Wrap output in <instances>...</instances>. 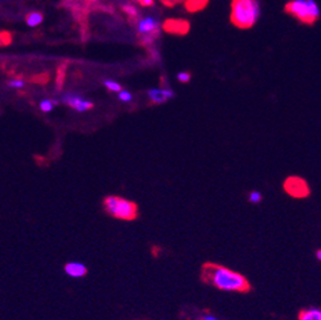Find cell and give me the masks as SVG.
Segmentation results:
<instances>
[{"mask_svg": "<svg viewBox=\"0 0 321 320\" xmlns=\"http://www.w3.org/2000/svg\"><path fill=\"white\" fill-rule=\"evenodd\" d=\"M261 8L257 0H232L230 22L241 30L253 27L259 20Z\"/></svg>", "mask_w": 321, "mask_h": 320, "instance_id": "7a4b0ae2", "label": "cell"}, {"mask_svg": "<svg viewBox=\"0 0 321 320\" xmlns=\"http://www.w3.org/2000/svg\"><path fill=\"white\" fill-rule=\"evenodd\" d=\"M195 320H204V319H202V318H196Z\"/></svg>", "mask_w": 321, "mask_h": 320, "instance_id": "4316f807", "label": "cell"}, {"mask_svg": "<svg viewBox=\"0 0 321 320\" xmlns=\"http://www.w3.org/2000/svg\"><path fill=\"white\" fill-rule=\"evenodd\" d=\"M8 86H9V87H13V89H22L24 86V81L22 79L11 80V81L8 82Z\"/></svg>", "mask_w": 321, "mask_h": 320, "instance_id": "ffe728a7", "label": "cell"}, {"mask_svg": "<svg viewBox=\"0 0 321 320\" xmlns=\"http://www.w3.org/2000/svg\"><path fill=\"white\" fill-rule=\"evenodd\" d=\"M64 272L67 276L72 278H82L87 274V268L81 261H71L65 264Z\"/></svg>", "mask_w": 321, "mask_h": 320, "instance_id": "30bf717a", "label": "cell"}, {"mask_svg": "<svg viewBox=\"0 0 321 320\" xmlns=\"http://www.w3.org/2000/svg\"><path fill=\"white\" fill-rule=\"evenodd\" d=\"M316 258H318L319 261L321 262V249H319L318 251H316Z\"/></svg>", "mask_w": 321, "mask_h": 320, "instance_id": "484cf974", "label": "cell"}, {"mask_svg": "<svg viewBox=\"0 0 321 320\" xmlns=\"http://www.w3.org/2000/svg\"><path fill=\"white\" fill-rule=\"evenodd\" d=\"M177 79L179 82L187 83V82L191 81V73H189V72H179L177 76Z\"/></svg>", "mask_w": 321, "mask_h": 320, "instance_id": "44dd1931", "label": "cell"}, {"mask_svg": "<svg viewBox=\"0 0 321 320\" xmlns=\"http://www.w3.org/2000/svg\"><path fill=\"white\" fill-rule=\"evenodd\" d=\"M64 75H65V64H63L62 67L58 69V80H57V82H58V89H62L63 82H64Z\"/></svg>", "mask_w": 321, "mask_h": 320, "instance_id": "d6986e66", "label": "cell"}, {"mask_svg": "<svg viewBox=\"0 0 321 320\" xmlns=\"http://www.w3.org/2000/svg\"><path fill=\"white\" fill-rule=\"evenodd\" d=\"M0 44H1V46H7V45H9L12 42V35L8 32V31H1L0 32Z\"/></svg>", "mask_w": 321, "mask_h": 320, "instance_id": "ac0fdd59", "label": "cell"}, {"mask_svg": "<svg viewBox=\"0 0 321 320\" xmlns=\"http://www.w3.org/2000/svg\"><path fill=\"white\" fill-rule=\"evenodd\" d=\"M42 20H44V17H42L41 13H38V12H32L26 17V23L30 27H36L38 24L42 23Z\"/></svg>", "mask_w": 321, "mask_h": 320, "instance_id": "5bb4252c", "label": "cell"}, {"mask_svg": "<svg viewBox=\"0 0 321 320\" xmlns=\"http://www.w3.org/2000/svg\"><path fill=\"white\" fill-rule=\"evenodd\" d=\"M161 28L167 34L185 36L191 30V23L187 20H182V18H168L164 20V23L161 24Z\"/></svg>", "mask_w": 321, "mask_h": 320, "instance_id": "52a82bcc", "label": "cell"}, {"mask_svg": "<svg viewBox=\"0 0 321 320\" xmlns=\"http://www.w3.org/2000/svg\"><path fill=\"white\" fill-rule=\"evenodd\" d=\"M118 98H119V100H122V101L124 102H128L132 100V94H131L130 91H126V90H122V91L119 92V95H118Z\"/></svg>", "mask_w": 321, "mask_h": 320, "instance_id": "7402d4cb", "label": "cell"}, {"mask_svg": "<svg viewBox=\"0 0 321 320\" xmlns=\"http://www.w3.org/2000/svg\"><path fill=\"white\" fill-rule=\"evenodd\" d=\"M160 22L155 17H144L141 18L137 23V35L138 41L145 48H150L155 41L159 39L161 34Z\"/></svg>", "mask_w": 321, "mask_h": 320, "instance_id": "5b68a950", "label": "cell"}, {"mask_svg": "<svg viewBox=\"0 0 321 320\" xmlns=\"http://www.w3.org/2000/svg\"><path fill=\"white\" fill-rule=\"evenodd\" d=\"M104 208L108 214L116 219L132 220L137 217V206L134 202L114 195L104 199Z\"/></svg>", "mask_w": 321, "mask_h": 320, "instance_id": "277c9868", "label": "cell"}, {"mask_svg": "<svg viewBox=\"0 0 321 320\" xmlns=\"http://www.w3.org/2000/svg\"><path fill=\"white\" fill-rule=\"evenodd\" d=\"M202 277L208 283L226 292H246L249 290V283L241 273L222 265H206Z\"/></svg>", "mask_w": 321, "mask_h": 320, "instance_id": "6da1fadb", "label": "cell"}, {"mask_svg": "<svg viewBox=\"0 0 321 320\" xmlns=\"http://www.w3.org/2000/svg\"><path fill=\"white\" fill-rule=\"evenodd\" d=\"M208 1L210 0H185V8L191 13H196V12L205 9Z\"/></svg>", "mask_w": 321, "mask_h": 320, "instance_id": "7c38bea8", "label": "cell"}, {"mask_svg": "<svg viewBox=\"0 0 321 320\" xmlns=\"http://www.w3.org/2000/svg\"><path fill=\"white\" fill-rule=\"evenodd\" d=\"M284 190L292 198L302 199L310 195V187L307 182L300 177H289L284 182Z\"/></svg>", "mask_w": 321, "mask_h": 320, "instance_id": "8992f818", "label": "cell"}, {"mask_svg": "<svg viewBox=\"0 0 321 320\" xmlns=\"http://www.w3.org/2000/svg\"><path fill=\"white\" fill-rule=\"evenodd\" d=\"M147 95H149V99L151 100V102H154V104H164L169 99L174 98V92H173L171 89H168V87H161V89L149 90Z\"/></svg>", "mask_w": 321, "mask_h": 320, "instance_id": "9c48e42d", "label": "cell"}, {"mask_svg": "<svg viewBox=\"0 0 321 320\" xmlns=\"http://www.w3.org/2000/svg\"><path fill=\"white\" fill-rule=\"evenodd\" d=\"M137 3H140L142 7L145 8H150L154 5V0H136Z\"/></svg>", "mask_w": 321, "mask_h": 320, "instance_id": "cb8c5ba5", "label": "cell"}, {"mask_svg": "<svg viewBox=\"0 0 321 320\" xmlns=\"http://www.w3.org/2000/svg\"><path fill=\"white\" fill-rule=\"evenodd\" d=\"M248 200L249 202H252V204H259L263 200V195L260 191H251L248 195Z\"/></svg>", "mask_w": 321, "mask_h": 320, "instance_id": "e0dca14e", "label": "cell"}, {"mask_svg": "<svg viewBox=\"0 0 321 320\" xmlns=\"http://www.w3.org/2000/svg\"><path fill=\"white\" fill-rule=\"evenodd\" d=\"M201 318L204 320H219V318H216L215 315H212V314H205V315H202Z\"/></svg>", "mask_w": 321, "mask_h": 320, "instance_id": "d4e9b609", "label": "cell"}, {"mask_svg": "<svg viewBox=\"0 0 321 320\" xmlns=\"http://www.w3.org/2000/svg\"><path fill=\"white\" fill-rule=\"evenodd\" d=\"M55 104H57V101H55V100H50V99L42 100V101L40 102V109H41L42 112H45V113L52 112V110L54 109Z\"/></svg>", "mask_w": 321, "mask_h": 320, "instance_id": "9a60e30c", "label": "cell"}, {"mask_svg": "<svg viewBox=\"0 0 321 320\" xmlns=\"http://www.w3.org/2000/svg\"><path fill=\"white\" fill-rule=\"evenodd\" d=\"M161 4H164L165 7L168 8H173L175 7L177 4L182 3V1H185V0H160Z\"/></svg>", "mask_w": 321, "mask_h": 320, "instance_id": "603a6c76", "label": "cell"}, {"mask_svg": "<svg viewBox=\"0 0 321 320\" xmlns=\"http://www.w3.org/2000/svg\"><path fill=\"white\" fill-rule=\"evenodd\" d=\"M122 10H123L124 13L128 16V18H130V20H132L133 23H138V20H141L140 18V13H138V9H137L136 7H134L133 4H130V3H124L122 4Z\"/></svg>", "mask_w": 321, "mask_h": 320, "instance_id": "4fadbf2b", "label": "cell"}, {"mask_svg": "<svg viewBox=\"0 0 321 320\" xmlns=\"http://www.w3.org/2000/svg\"><path fill=\"white\" fill-rule=\"evenodd\" d=\"M104 85H105L106 89L114 92H120L123 90L122 89V86H120L118 82L112 81V80H106V81H104Z\"/></svg>", "mask_w": 321, "mask_h": 320, "instance_id": "2e32d148", "label": "cell"}, {"mask_svg": "<svg viewBox=\"0 0 321 320\" xmlns=\"http://www.w3.org/2000/svg\"><path fill=\"white\" fill-rule=\"evenodd\" d=\"M284 10L304 24H314L320 17V8L315 0H290Z\"/></svg>", "mask_w": 321, "mask_h": 320, "instance_id": "3957f363", "label": "cell"}, {"mask_svg": "<svg viewBox=\"0 0 321 320\" xmlns=\"http://www.w3.org/2000/svg\"><path fill=\"white\" fill-rule=\"evenodd\" d=\"M62 102H64L65 105L71 106L72 109L77 110L79 113L87 112L94 106V102L90 100L85 99L79 95H73V94H67L62 98Z\"/></svg>", "mask_w": 321, "mask_h": 320, "instance_id": "ba28073f", "label": "cell"}, {"mask_svg": "<svg viewBox=\"0 0 321 320\" xmlns=\"http://www.w3.org/2000/svg\"><path fill=\"white\" fill-rule=\"evenodd\" d=\"M298 320H321V309L318 307L304 309L298 315Z\"/></svg>", "mask_w": 321, "mask_h": 320, "instance_id": "8fae6325", "label": "cell"}]
</instances>
